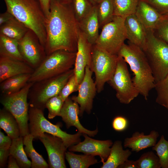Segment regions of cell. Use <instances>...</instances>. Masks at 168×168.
Segmentation results:
<instances>
[{
  "instance_id": "ffe728a7",
  "label": "cell",
  "mask_w": 168,
  "mask_h": 168,
  "mask_svg": "<svg viewBox=\"0 0 168 168\" xmlns=\"http://www.w3.org/2000/svg\"><path fill=\"white\" fill-rule=\"evenodd\" d=\"M159 136L158 133L154 130L147 135L143 132H135L131 137L126 138L124 139V146L125 148H131L132 152H138L154 146L156 143Z\"/></svg>"
},
{
  "instance_id": "52a82bcc",
  "label": "cell",
  "mask_w": 168,
  "mask_h": 168,
  "mask_svg": "<svg viewBox=\"0 0 168 168\" xmlns=\"http://www.w3.org/2000/svg\"><path fill=\"white\" fill-rule=\"evenodd\" d=\"M74 74V69L52 77L34 83L28 94L29 106L44 110L50 98L58 95L62 88Z\"/></svg>"
},
{
  "instance_id": "5b68a950",
  "label": "cell",
  "mask_w": 168,
  "mask_h": 168,
  "mask_svg": "<svg viewBox=\"0 0 168 168\" xmlns=\"http://www.w3.org/2000/svg\"><path fill=\"white\" fill-rule=\"evenodd\" d=\"M147 30V29H146ZM147 30V40L144 51L151 69L155 84L168 74V44Z\"/></svg>"
},
{
  "instance_id": "c3c4849f",
  "label": "cell",
  "mask_w": 168,
  "mask_h": 168,
  "mask_svg": "<svg viewBox=\"0 0 168 168\" xmlns=\"http://www.w3.org/2000/svg\"><path fill=\"white\" fill-rule=\"evenodd\" d=\"M59 2L66 4H70L71 3L72 0H57Z\"/></svg>"
},
{
  "instance_id": "2e32d148",
  "label": "cell",
  "mask_w": 168,
  "mask_h": 168,
  "mask_svg": "<svg viewBox=\"0 0 168 168\" xmlns=\"http://www.w3.org/2000/svg\"><path fill=\"white\" fill-rule=\"evenodd\" d=\"M92 46L80 30L73 68L74 74L79 84L83 79L86 66H88L90 68Z\"/></svg>"
},
{
  "instance_id": "681fc988",
  "label": "cell",
  "mask_w": 168,
  "mask_h": 168,
  "mask_svg": "<svg viewBox=\"0 0 168 168\" xmlns=\"http://www.w3.org/2000/svg\"><path fill=\"white\" fill-rule=\"evenodd\" d=\"M93 6L97 5L102 0H89Z\"/></svg>"
},
{
  "instance_id": "7dc6e473",
  "label": "cell",
  "mask_w": 168,
  "mask_h": 168,
  "mask_svg": "<svg viewBox=\"0 0 168 168\" xmlns=\"http://www.w3.org/2000/svg\"><path fill=\"white\" fill-rule=\"evenodd\" d=\"M7 167L8 168H20L16 159L11 155H10L8 157Z\"/></svg>"
},
{
  "instance_id": "f1b7e54d",
  "label": "cell",
  "mask_w": 168,
  "mask_h": 168,
  "mask_svg": "<svg viewBox=\"0 0 168 168\" xmlns=\"http://www.w3.org/2000/svg\"><path fill=\"white\" fill-rule=\"evenodd\" d=\"M23 145V137L12 139L9 148L10 155L16 159L20 168H29L31 167V162L28 158Z\"/></svg>"
},
{
  "instance_id": "cb8c5ba5",
  "label": "cell",
  "mask_w": 168,
  "mask_h": 168,
  "mask_svg": "<svg viewBox=\"0 0 168 168\" xmlns=\"http://www.w3.org/2000/svg\"><path fill=\"white\" fill-rule=\"evenodd\" d=\"M31 74H23L15 76L0 82L1 95H8L18 92L28 82Z\"/></svg>"
},
{
  "instance_id": "836d02e7",
  "label": "cell",
  "mask_w": 168,
  "mask_h": 168,
  "mask_svg": "<svg viewBox=\"0 0 168 168\" xmlns=\"http://www.w3.org/2000/svg\"><path fill=\"white\" fill-rule=\"evenodd\" d=\"M152 150L156 152L159 159L161 167L168 168V141L163 135L159 141L152 147Z\"/></svg>"
},
{
  "instance_id": "b9f144b4",
  "label": "cell",
  "mask_w": 168,
  "mask_h": 168,
  "mask_svg": "<svg viewBox=\"0 0 168 168\" xmlns=\"http://www.w3.org/2000/svg\"><path fill=\"white\" fill-rule=\"evenodd\" d=\"M12 139L8 136H6L4 133L0 132V148L9 149Z\"/></svg>"
},
{
  "instance_id": "9c48e42d",
  "label": "cell",
  "mask_w": 168,
  "mask_h": 168,
  "mask_svg": "<svg viewBox=\"0 0 168 168\" xmlns=\"http://www.w3.org/2000/svg\"><path fill=\"white\" fill-rule=\"evenodd\" d=\"M118 55L111 54L92 45L90 69L94 72L98 93L104 89L105 84L113 76L116 69Z\"/></svg>"
},
{
  "instance_id": "7c38bea8",
  "label": "cell",
  "mask_w": 168,
  "mask_h": 168,
  "mask_svg": "<svg viewBox=\"0 0 168 168\" xmlns=\"http://www.w3.org/2000/svg\"><path fill=\"white\" fill-rule=\"evenodd\" d=\"M18 43L19 51L24 62L35 70L47 56L44 47L36 34L30 29Z\"/></svg>"
},
{
  "instance_id": "6da1fadb",
  "label": "cell",
  "mask_w": 168,
  "mask_h": 168,
  "mask_svg": "<svg viewBox=\"0 0 168 168\" xmlns=\"http://www.w3.org/2000/svg\"><path fill=\"white\" fill-rule=\"evenodd\" d=\"M45 26L47 55L59 50L76 53L80 29L71 4L51 0Z\"/></svg>"
},
{
  "instance_id": "d4e9b609",
  "label": "cell",
  "mask_w": 168,
  "mask_h": 168,
  "mask_svg": "<svg viewBox=\"0 0 168 168\" xmlns=\"http://www.w3.org/2000/svg\"><path fill=\"white\" fill-rule=\"evenodd\" d=\"M0 127L12 139L21 136L17 121L11 113L4 108L0 110Z\"/></svg>"
},
{
  "instance_id": "ba28073f",
  "label": "cell",
  "mask_w": 168,
  "mask_h": 168,
  "mask_svg": "<svg viewBox=\"0 0 168 168\" xmlns=\"http://www.w3.org/2000/svg\"><path fill=\"white\" fill-rule=\"evenodd\" d=\"M33 83L28 82L20 91L8 95H1L0 102L4 108L10 112L17 121L21 136L30 133L28 121L29 105L27 102L28 93Z\"/></svg>"
},
{
  "instance_id": "ee69618b",
  "label": "cell",
  "mask_w": 168,
  "mask_h": 168,
  "mask_svg": "<svg viewBox=\"0 0 168 168\" xmlns=\"http://www.w3.org/2000/svg\"><path fill=\"white\" fill-rule=\"evenodd\" d=\"M39 3L46 17L48 15L50 10L51 0H36Z\"/></svg>"
},
{
  "instance_id": "83f0119b",
  "label": "cell",
  "mask_w": 168,
  "mask_h": 168,
  "mask_svg": "<svg viewBox=\"0 0 168 168\" xmlns=\"http://www.w3.org/2000/svg\"><path fill=\"white\" fill-rule=\"evenodd\" d=\"M23 137V144L24 150L27 157L31 160L32 168H47L49 165L42 156L38 153L33 146V136L30 133Z\"/></svg>"
},
{
  "instance_id": "ac0fdd59",
  "label": "cell",
  "mask_w": 168,
  "mask_h": 168,
  "mask_svg": "<svg viewBox=\"0 0 168 168\" xmlns=\"http://www.w3.org/2000/svg\"><path fill=\"white\" fill-rule=\"evenodd\" d=\"M127 39L143 50L147 40V30L135 14L126 17L124 21Z\"/></svg>"
},
{
  "instance_id": "f6af8a7d",
  "label": "cell",
  "mask_w": 168,
  "mask_h": 168,
  "mask_svg": "<svg viewBox=\"0 0 168 168\" xmlns=\"http://www.w3.org/2000/svg\"><path fill=\"white\" fill-rule=\"evenodd\" d=\"M14 17L10 12L6 11L0 14V26L7 22Z\"/></svg>"
},
{
  "instance_id": "1f68e13d",
  "label": "cell",
  "mask_w": 168,
  "mask_h": 168,
  "mask_svg": "<svg viewBox=\"0 0 168 168\" xmlns=\"http://www.w3.org/2000/svg\"><path fill=\"white\" fill-rule=\"evenodd\" d=\"M139 0H113L114 16L124 18L134 14Z\"/></svg>"
},
{
  "instance_id": "8d00e7d4",
  "label": "cell",
  "mask_w": 168,
  "mask_h": 168,
  "mask_svg": "<svg viewBox=\"0 0 168 168\" xmlns=\"http://www.w3.org/2000/svg\"><path fill=\"white\" fill-rule=\"evenodd\" d=\"M64 101L59 95L49 99L45 104V108L48 111V118L52 119L59 116Z\"/></svg>"
},
{
  "instance_id": "d6a6232c",
  "label": "cell",
  "mask_w": 168,
  "mask_h": 168,
  "mask_svg": "<svg viewBox=\"0 0 168 168\" xmlns=\"http://www.w3.org/2000/svg\"><path fill=\"white\" fill-rule=\"evenodd\" d=\"M71 4L78 22L90 12L94 6L89 0H72Z\"/></svg>"
},
{
  "instance_id": "30bf717a",
  "label": "cell",
  "mask_w": 168,
  "mask_h": 168,
  "mask_svg": "<svg viewBox=\"0 0 168 168\" xmlns=\"http://www.w3.org/2000/svg\"><path fill=\"white\" fill-rule=\"evenodd\" d=\"M125 19L114 16L112 20L102 28L95 44L111 54L118 55L127 39Z\"/></svg>"
},
{
  "instance_id": "7bdbcfd3",
  "label": "cell",
  "mask_w": 168,
  "mask_h": 168,
  "mask_svg": "<svg viewBox=\"0 0 168 168\" xmlns=\"http://www.w3.org/2000/svg\"><path fill=\"white\" fill-rule=\"evenodd\" d=\"M10 155L9 149L0 148V167H4Z\"/></svg>"
},
{
  "instance_id": "5bb4252c",
  "label": "cell",
  "mask_w": 168,
  "mask_h": 168,
  "mask_svg": "<svg viewBox=\"0 0 168 168\" xmlns=\"http://www.w3.org/2000/svg\"><path fill=\"white\" fill-rule=\"evenodd\" d=\"M47 151L49 158V166L51 168L66 167L65 158L68 148L60 138L44 133L39 139Z\"/></svg>"
},
{
  "instance_id": "7a4b0ae2",
  "label": "cell",
  "mask_w": 168,
  "mask_h": 168,
  "mask_svg": "<svg viewBox=\"0 0 168 168\" xmlns=\"http://www.w3.org/2000/svg\"><path fill=\"white\" fill-rule=\"evenodd\" d=\"M118 55L122 57L129 65L134 75L133 84L139 94L147 100L150 91L155 87L152 71L143 50L128 41L120 49Z\"/></svg>"
},
{
  "instance_id": "3957f363",
  "label": "cell",
  "mask_w": 168,
  "mask_h": 168,
  "mask_svg": "<svg viewBox=\"0 0 168 168\" xmlns=\"http://www.w3.org/2000/svg\"><path fill=\"white\" fill-rule=\"evenodd\" d=\"M7 11L37 35L44 47L46 16L36 0H3ZM45 48V47H44Z\"/></svg>"
},
{
  "instance_id": "8992f818",
  "label": "cell",
  "mask_w": 168,
  "mask_h": 168,
  "mask_svg": "<svg viewBox=\"0 0 168 168\" xmlns=\"http://www.w3.org/2000/svg\"><path fill=\"white\" fill-rule=\"evenodd\" d=\"M43 111L37 108L29 107V128L30 133L34 138L39 139L44 133H47L61 138L68 148L80 142V137L83 134L82 133L78 131L71 134L62 131L59 124H53L45 118Z\"/></svg>"
},
{
  "instance_id": "f546056e",
  "label": "cell",
  "mask_w": 168,
  "mask_h": 168,
  "mask_svg": "<svg viewBox=\"0 0 168 168\" xmlns=\"http://www.w3.org/2000/svg\"><path fill=\"white\" fill-rule=\"evenodd\" d=\"M65 158L71 168H87L98 162L94 156L77 155L70 152H66Z\"/></svg>"
},
{
  "instance_id": "d590c367",
  "label": "cell",
  "mask_w": 168,
  "mask_h": 168,
  "mask_svg": "<svg viewBox=\"0 0 168 168\" xmlns=\"http://www.w3.org/2000/svg\"><path fill=\"white\" fill-rule=\"evenodd\" d=\"M138 168H160L157 156L152 151L145 152L136 161Z\"/></svg>"
},
{
  "instance_id": "9a60e30c",
  "label": "cell",
  "mask_w": 168,
  "mask_h": 168,
  "mask_svg": "<svg viewBox=\"0 0 168 168\" xmlns=\"http://www.w3.org/2000/svg\"><path fill=\"white\" fill-rule=\"evenodd\" d=\"M84 140L68 148L71 152H82L93 156H99L103 163L108 158L113 144L110 140H99L92 138L86 134H83Z\"/></svg>"
},
{
  "instance_id": "4dcf8cb0",
  "label": "cell",
  "mask_w": 168,
  "mask_h": 168,
  "mask_svg": "<svg viewBox=\"0 0 168 168\" xmlns=\"http://www.w3.org/2000/svg\"><path fill=\"white\" fill-rule=\"evenodd\" d=\"M99 28L111 21L114 16L113 0H102L97 5Z\"/></svg>"
},
{
  "instance_id": "74e56055",
  "label": "cell",
  "mask_w": 168,
  "mask_h": 168,
  "mask_svg": "<svg viewBox=\"0 0 168 168\" xmlns=\"http://www.w3.org/2000/svg\"><path fill=\"white\" fill-rule=\"evenodd\" d=\"M79 84L74 74L62 88L58 95L64 101L71 94L78 91Z\"/></svg>"
},
{
  "instance_id": "7402d4cb",
  "label": "cell",
  "mask_w": 168,
  "mask_h": 168,
  "mask_svg": "<svg viewBox=\"0 0 168 168\" xmlns=\"http://www.w3.org/2000/svg\"><path fill=\"white\" fill-rule=\"evenodd\" d=\"M134 14L147 30H154L162 15L143 0H139Z\"/></svg>"
},
{
  "instance_id": "e575fe53",
  "label": "cell",
  "mask_w": 168,
  "mask_h": 168,
  "mask_svg": "<svg viewBox=\"0 0 168 168\" xmlns=\"http://www.w3.org/2000/svg\"><path fill=\"white\" fill-rule=\"evenodd\" d=\"M157 92L156 102L167 108L168 105V74L162 80L155 83Z\"/></svg>"
},
{
  "instance_id": "4316f807",
  "label": "cell",
  "mask_w": 168,
  "mask_h": 168,
  "mask_svg": "<svg viewBox=\"0 0 168 168\" xmlns=\"http://www.w3.org/2000/svg\"><path fill=\"white\" fill-rule=\"evenodd\" d=\"M29 29L14 17L0 26V34L19 41L24 36Z\"/></svg>"
},
{
  "instance_id": "603a6c76",
  "label": "cell",
  "mask_w": 168,
  "mask_h": 168,
  "mask_svg": "<svg viewBox=\"0 0 168 168\" xmlns=\"http://www.w3.org/2000/svg\"><path fill=\"white\" fill-rule=\"evenodd\" d=\"M131 151L123 149L122 142L117 140L113 144L110 155L103 163L101 168H117L128 160Z\"/></svg>"
},
{
  "instance_id": "8fae6325",
  "label": "cell",
  "mask_w": 168,
  "mask_h": 168,
  "mask_svg": "<svg viewBox=\"0 0 168 168\" xmlns=\"http://www.w3.org/2000/svg\"><path fill=\"white\" fill-rule=\"evenodd\" d=\"M116 91V96L119 102L128 104L139 94L134 86L128 69L127 63L118 56L115 72L107 82Z\"/></svg>"
},
{
  "instance_id": "4fadbf2b",
  "label": "cell",
  "mask_w": 168,
  "mask_h": 168,
  "mask_svg": "<svg viewBox=\"0 0 168 168\" xmlns=\"http://www.w3.org/2000/svg\"><path fill=\"white\" fill-rule=\"evenodd\" d=\"M93 72L87 66L84 76L79 84L77 96H73L71 99L80 106V116L85 111L89 114L93 107V99L97 92L95 82L92 78Z\"/></svg>"
},
{
  "instance_id": "bcb514c9",
  "label": "cell",
  "mask_w": 168,
  "mask_h": 168,
  "mask_svg": "<svg viewBox=\"0 0 168 168\" xmlns=\"http://www.w3.org/2000/svg\"><path fill=\"white\" fill-rule=\"evenodd\" d=\"M119 168H138L136 161L127 160L120 166Z\"/></svg>"
},
{
  "instance_id": "f35d334b",
  "label": "cell",
  "mask_w": 168,
  "mask_h": 168,
  "mask_svg": "<svg viewBox=\"0 0 168 168\" xmlns=\"http://www.w3.org/2000/svg\"><path fill=\"white\" fill-rule=\"evenodd\" d=\"M154 30L159 38L168 44V13L161 16Z\"/></svg>"
},
{
  "instance_id": "e0dca14e",
  "label": "cell",
  "mask_w": 168,
  "mask_h": 168,
  "mask_svg": "<svg viewBox=\"0 0 168 168\" xmlns=\"http://www.w3.org/2000/svg\"><path fill=\"white\" fill-rule=\"evenodd\" d=\"M79 113L80 107L78 104L73 100L71 97H68L64 101L59 116L61 117L67 128L74 126L82 134H86L90 137L94 136L98 132L97 128L94 131L85 128L79 121Z\"/></svg>"
},
{
  "instance_id": "f907efd6",
  "label": "cell",
  "mask_w": 168,
  "mask_h": 168,
  "mask_svg": "<svg viewBox=\"0 0 168 168\" xmlns=\"http://www.w3.org/2000/svg\"><path fill=\"white\" fill-rule=\"evenodd\" d=\"M167 108L168 109V106H167Z\"/></svg>"
},
{
  "instance_id": "ab89813d",
  "label": "cell",
  "mask_w": 168,
  "mask_h": 168,
  "mask_svg": "<svg viewBox=\"0 0 168 168\" xmlns=\"http://www.w3.org/2000/svg\"><path fill=\"white\" fill-rule=\"evenodd\" d=\"M154 8L161 15L168 13V0H143Z\"/></svg>"
},
{
  "instance_id": "484cf974",
  "label": "cell",
  "mask_w": 168,
  "mask_h": 168,
  "mask_svg": "<svg viewBox=\"0 0 168 168\" xmlns=\"http://www.w3.org/2000/svg\"><path fill=\"white\" fill-rule=\"evenodd\" d=\"M0 56L24 62L18 48V41L0 34Z\"/></svg>"
},
{
  "instance_id": "44dd1931",
  "label": "cell",
  "mask_w": 168,
  "mask_h": 168,
  "mask_svg": "<svg viewBox=\"0 0 168 168\" xmlns=\"http://www.w3.org/2000/svg\"><path fill=\"white\" fill-rule=\"evenodd\" d=\"M97 11V5L94 6L90 12L78 22L80 31L92 45L95 44L99 35Z\"/></svg>"
},
{
  "instance_id": "60d3db41",
  "label": "cell",
  "mask_w": 168,
  "mask_h": 168,
  "mask_svg": "<svg viewBox=\"0 0 168 168\" xmlns=\"http://www.w3.org/2000/svg\"><path fill=\"white\" fill-rule=\"evenodd\" d=\"M128 125L127 119L122 116H117L115 117L112 122L113 129L118 132H121L125 130Z\"/></svg>"
},
{
  "instance_id": "d6986e66",
  "label": "cell",
  "mask_w": 168,
  "mask_h": 168,
  "mask_svg": "<svg viewBox=\"0 0 168 168\" xmlns=\"http://www.w3.org/2000/svg\"><path fill=\"white\" fill-rule=\"evenodd\" d=\"M34 69L24 62L0 56V82L10 77L23 74H32Z\"/></svg>"
},
{
  "instance_id": "277c9868",
  "label": "cell",
  "mask_w": 168,
  "mask_h": 168,
  "mask_svg": "<svg viewBox=\"0 0 168 168\" xmlns=\"http://www.w3.org/2000/svg\"><path fill=\"white\" fill-rule=\"evenodd\" d=\"M76 55V52L59 50L47 55L31 74L28 82L34 83L68 71L74 66Z\"/></svg>"
}]
</instances>
